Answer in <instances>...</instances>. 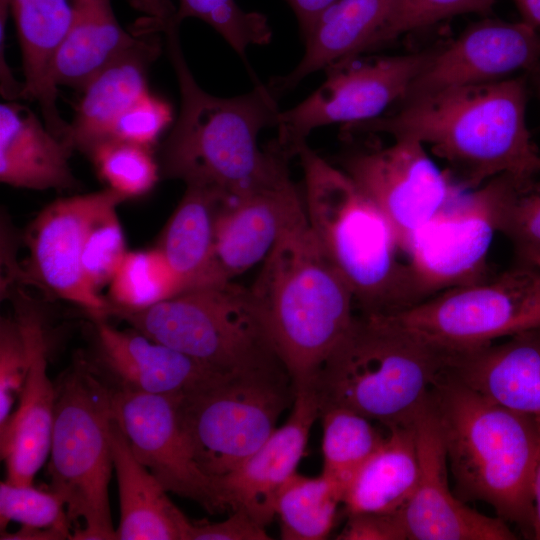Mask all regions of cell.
<instances>
[{
    "instance_id": "obj_4",
    "label": "cell",
    "mask_w": 540,
    "mask_h": 540,
    "mask_svg": "<svg viewBox=\"0 0 540 540\" xmlns=\"http://www.w3.org/2000/svg\"><path fill=\"white\" fill-rule=\"evenodd\" d=\"M308 224L348 283L359 314L391 316L421 302L395 232L379 208L338 166L307 143L298 150Z\"/></svg>"
},
{
    "instance_id": "obj_10",
    "label": "cell",
    "mask_w": 540,
    "mask_h": 540,
    "mask_svg": "<svg viewBox=\"0 0 540 540\" xmlns=\"http://www.w3.org/2000/svg\"><path fill=\"white\" fill-rule=\"evenodd\" d=\"M386 317L448 352L481 348L540 327V268L513 263Z\"/></svg>"
},
{
    "instance_id": "obj_16",
    "label": "cell",
    "mask_w": 540,
    "mask_h": 540,
    "mask_svg": "<svg viewBox=\"0 0 540 540\" xmlns=\"http://www.w3.org/2000/svg\"><path fill=\"white\" fill-rule=\"evenodd\" d=\"M539 66V30L522 20L485 19L437 49L399 102L448 88L504 80Z\"/></svg>"
},
{
    "instance_id": "obj_37",
    "label": "cell",
    "mask_w": 540,
    "mask_h": 540,
    "mask_svg": "<svg viewBox=\"0 0 540 540\" xmlns=\"http://www.w3.org/2000/svg\"><path fill=\"white\" fill-rule=\"evenodd\" d=\"M119 204L101 210L91 221L84 240L81 256L83 278L89 289L101 295L109 286L126 254L124 232L117 215Z\"/></svg>"
},
{
    "instance_id": "obj_45",
    "label": "cell",
    "mask_w": 540,
    "mask_h": 540,
    "mask_svg": "<svg viewBox=\"0 0 540 540\" xmlns=\"http://www.w3.org/2000/svg\"><path fill=\"white\" fill-rule=\"evenodd\" d=\"M134 3L152 20L165 21L177 14V8L172 0H134Z\"/></svg>"
},
{
    "instance_id": "obj_13",
    "label": "cell",
    "mask_w": 540,
    "mask_h": 540,
    "mask_svg": "<svg viewBox=\"0 0 540 540\" xmlns=\"http://www.w3.org/2000/svg\"><path fill=\"white\" fill-rule=\"evenodd\" d=\"M494 196L492 178L463 191L415 234L405 254L421 302L490 278L487 257L497 232Z\"/></svg>"
},
{
    "instance_id": "obj_26",
    "label": "cell",
    "mask_w": 540,
    "mask_h": 540,
    "mask_svg": "<svg viewBox=\"0 0 540 540\" xmlns=\"http://www.w3.org/2000/svg\"><path fill=\"white\" fill-rule=\"evenodd\" d=\"M109 438L116 470L120 522L115 540H190L193 525L136 458L112 414Z\"/></svg>"
},
{
    "instance_id": "obj_44",
    "label": "cell",
    "mask_w": 540,
    "mask_h": 540,
    "mask_svg": "<svg viewBox=\"0 0 540 540\" xmlns=\"http://www.w3.org/2000/svg\"><path fill=\"white\" fill-rule=\"evenodd\" d=\"M287 3L292 8L298 24L300 31L302 33V38L305 40L307 36L312 31L316 21L320 15L336 0H286Z\"/></svg>"
},
{
    "instance_id": "obj_27",
    "label": "cell",
    "mask_w": 540,
    "mask_h": 540,
    "mask_svg": "<svg viewBox=\"0 0 540 540\" xmlns=\"http://www.w3.org/2000/svg\"><path fill=\"white\" fill-rule=\"evenodd\" d=\"M9 6L22 54L24 99L39 104L45 125L62 139L69 123L57 109L52 67L72 24V0H9Z\"/></svg>"
},
{
    "instance_id": "obj_11",
    "label": "cell",
    "mask_w": 540,
    "mask_h": 540,
    "mask_svg": "<svg viewBox=\"0 0 540 540\" xmlns=\"http://www.w3.org/2000/svg\"><path fill=\"white\" fill-rule=\"evenodd\" d=\"M436 50L368 58L359 55L329 66L324 70L325 81L312 94L280 111L277 145L291 159L316 128L380 117L403 98Z\"/></svg>"
},
{
    "instance_id": "obj_35",
    "label": "cell",
    "mask_w": 540,
    "mask_h": 540,
    "mask_svg": "<svg viewBox=\"0 0 540 540\" xmlns=\"http://www.w3.org/2000/svg\"><path fill=\"white\" fill-rule=\"evenodd\" d=\"M87 156L107 188L126 200L148 193L161 176L151 148L139 144L111 139L95 146Z\"/></svg>"
},
{
    "instance_id": "obj_2",
    "label": "cell",
    "mask_w": 540,
    "mask_h": 540,
    "mask_svg": "<svg viewBox=\"0 0 540 540\" xmlns=\"http://www.w3.org/2000/svg\"><path fill=\"white\" fill-rule=\"evenodd\" d=\"M524 78L458 86L398 102L375 119L344 125L342 136L385 133L428 145L447 164L463 189L512 174L529 178L540 172V154L531 140L525 112Z\"/></svg>"
},
{
    "instance_id": "obj_24",
    "label": "cell",
    "mask_w": 540,
    "mask_h": 540,
    "mask_svg": "<svg viewBox=\"0 0 540 540\" xmlns=\"http://www.w3.org/2000/svg\"><path fill=\"white\" fill-rule=\"evenodd\" d=\"M73 149L17 101L0 105V181L32 190L76 188Z\"/></svg>"
},
{
    "instance_id": "obj_30",
    "label": "cell",
    "mask_w": 540,
    "mask_h": 540,
    "mask_svg": "<svg viewBox=\"0 0 540 540\" xmlns=\"http://www.w3.org/2000/svg\"><path fill=\"white\" fill-rule=\"evenodd\" d=\"M73 20L52 67L56 86L83 88L102 68L142 38L119 24L111 0H72Z\"/></svg>"
},
{
    "instance_id": "obj_38",
    "label": "cell",
    "mask_w": 540,
    "mask_h": 540,
    "mask_svg": "<svg viewBox=\"0 0 540 540\" xmlns=\"http://www.w3.org/2000/svg\"><path fill=\"white\" fill-rule=\"evenodd\" d=\"M18 522L29 530L56 531L72 539V523L63 500L53 491L46 492L32 485L0 483V526Z\"/></svg>"
},
{
    "instance_id": "obj_47",
    "label": "cell",
    "mask_w": 540,
    "mask_h": 540,
    "mask_svg": "<svg viewBox=\"0 0 540 540\" xmlns=\"http://www.w3.org/2000/svg\"><path fill=\"white\" fill-rule=\"evenodd\" d=\"M533 538L540 540V460L536 467L533 481Z\"/></svg>"
},
{
    "instance_id": "obj_40",
    "label": "cell",
    "mask_w": 540,
    "mask_h": 540,
    "mask_svg": "<svg viewBox=\"0 0 540 540\" xmlns=\"http://www.w3.org/2000/svg\"><path fill=\"white\" fill-rule=\"evenodd\" d=\"M29 367L27 342L15 316L0 322V428L12 414L20 397Z\"/></svg>"
},
{
    "instance_id": "obj_22",
    "label": "cell",
    "mask_w": 540,
    "mask_h": 540,
    "mask_svg": "<svg viewBox=\"0 0 540 540\" xmlns=\"http://www.w3.org/2000/svg\"><path fill=\"white\" fill-rule=\"evenodd\" d=\"M444 372L540 421V327L474 350L451 352Z\"/></svg>"
},
{
    "instance_id": "obj_7",
    "label": "cell",
    "mask_w": 540,
    "mask_h": 540,
    "mask_svg": "<svg viewBox=\"0 0 540 540\" xmlns=\"http://www.w3.org/2000/svg\"><path fill=\"white\" fill-rule=\"evenodd\" d=\"M111 316L222 377L286 371L251 289L233 281L192 288L149 308Z\"/></svg>"
},
{
    "instance_id": "obj_14",
    "label": "cell",
    "mask_w": 540,
    "mask_h": 540,
    "mask_svg": "<svg viewBox=\"0 0 540 540\" xmlns=\"http://www.w3.org/2000/svg\"><path fill=\"white\" fill-rule=\"evenodd\" d=\"M125 200L106 188L61 198L43 208L25 236L29 258L22 281L39 287L50 297L81 307L90 318H107L111 305L87 286L81 256L94 217L105 207Z\"/></svg>"
},
{
    "instance_id": "obj_46",
    "label": "cell",
    "mask_w": 540,
    "mask_h": 540,
    "mask_svg": "<svg viewBox=\"0 0 540 540\" xmlns=\"http://www.w3.org/2000/svg\"><path fill=\"white\" fill-rule=\"evenodd\" d=\"M522 21L540 29V0H514Z\"/></svg>"
},
{
    "instance_id": "obj_8",
    "label": "cell",
    "mask_w": 540,
    "mask_h": 540,
    "mask_svg": "<svg viewBox=\"0 0 540 540\" xmlns=\"http://www.w3.org/2000/svg\"><path fill=\"white\" fill-rule=\"evenodd\" d=\"M50 444L51 491L64 502L74 540H115L108 486L113 464L109 438L112 390L77 354L55 384Z\"/></svg>"
},
{
    "instance_id": "obj_18",
    "label": "cell",
    "mask_w": 540,
    "mask_h": 540,
    "mask_svg": "<svg viewBox=\"0 0 540 540\" xmlns=\"http://www.w3.org/2000/svg\"><path fill=\"white\" fill-rule=\"evenodd\" d=\"M91 320L90 348L82 354L112 390L183 397L225 378L134 328L119 330L101 317Z\"/></svg>"
},
{
    "instance_id": "obj_12",
    "label": "cell",
    "mask_w": 540,
    "mask_h": 540,
    "mask_svg": "<svg viewBox=\"0 0 540 540\" xmlns=\"http://www.w3.org/2000/svg\"><path fill=\"white\" fill-rule=\"evenodd\" d=\"M393 140L348 147L336 161L387 218L405 254L415 234L465 189L436 166L421 142Z\"/></svg>"
},
{
    "instance_id": "obj_15",
    "label": "cell",
    "mask_w": 540,
    "mask_h": 540,
    "mask_svg": "<svg viewBox=\"0 0 540 540\" xmlns=\"http://www.w3.org/2000/svg\"><path fill=\"white\" fill-rule=\"evenodd\" d=\"M179 398L112 390V414L136 458L167 492L197 502L209 513L226 511L216 479L198 465L183 432Z\"/></svg>"
},
{
    "instance_id": "obj_31",
    "label": "cell",
    "mask_w": 540,
    "mask_h": 540,
    "mask_svg": "<svg viewBox=\"0 0 540 540\" xmlns=\"http://www.w3.org/2000/svg\"><path fill=\"white\" fill-rule=\"evenodd\" d=\"M344 491L341 484L324 474L306 477L295 472L281 487L275 502L281 538L325 539L334 525Z\"/></svg>"
},
{
    "instance_id": "obj_39",
    "label": "cell",
    "mask_w": 540,
    "mask_h": 540,
    "mask_svg": "<svg viewBox=\"0 0 540 540\" xmlns=\"http://www.w3.org/2000/svg\"><path fill=\"white\" fill-rule=\"evenodd\" d=\"M496 0H397L386 26L374 40L370 52L399 36L465 13H487Z\"/></svg>"
},
{
    "instance_id": "obj_23",
    "label": "cell",
    "mask_w": 540,
    "mask_h": 540,
    "mask_svg": "<svg viewBox=\"0 0 540 540\" xmlns=\"http://www.w3.org/2000/svg\"><path fill=\"white\" fill-rule=\"evenodd\" d=\"M150 35L84 85L83 96L64 137L73 150L87 155L95 146L109 140L118 118L149 91L148 68L160 53L158 36Z\"/></svg>"
},
{
    "instance_id": "obj_6",
    "label": "cell",
    "mask_w": 540,
    "mask_h": 540,
    "mask_svg": "<svg viewBox=\"0 0 540 540\" xmlns=\"http://www.w3.org/2000/svg\"><path fill=\"white\" fill-rule=\"evenodd\" d=\"M448 355L389 317L355 315L313 383L320 412L344 407L385 429L412 426Z\"/></svg>"
},
{
    "instance_id": "obj_5",
    "label": "cell",
    "mask_w": 540,
    "mask_h": 540,
    "mask_svg": "<svg viewBox=\"0 0 540 540\" xmlns=\"http://www.w3.org/2000/svg\"><path fill=\"white\" fill-rule=\"evenodd\" d=\"M293 392L312 385L350 328L353 293L303 216L278 240L250 287Z\"/></svg>"
},
{
    "instance_id": "obj_19",
    "label": "cell",
    "mask_w": 540,
    "mask_h": 540,
    "mask_svg": "<svg viewBox=\"0 0 540 540\" xmlns=\"http://www.w3.org/2000/svg\"><path fill=\"white\" fill-rule=\"evenodd\" d=\"M16 294L14 316L27 342L29 367L18 407L0 428V451L6 481L32 485L50 452L56 390L47 373L50 338L44 311L19 290Z\"/></svg>"
},
{
    "instance_id": "obj_9",
    "label": "cell",
    "mask_w": 540,
    "mask_h": 540,
    "mask_svg": "<svg viewBox=\"0 0 540 540\" xmlns=\"http://www.w3.org/2000/svg\"><path fill=\"white\" fill-rule=\"evenodd\" d=\"M289 382L286 371L230 376L178 399L181 427L205 473L226 475L270 437L294 399Z\"/></svg>"
},
{
    "instance_id": "obj_17",
    "label": "cell",
    "mask_w": 540,
    "mask_h": 540,
    "mask_svg": "<svg viewBox=\"0 0 540 540\" xmlns=\"http://www.w3.org/2000/svg\"><path fill=\"white\" fill-rule=\"evenodd\" d=\"M419 459L416 489L401 511L408 540H513L507 522L470 508L450 489L448 461L429 397L414 421Z\"/></svg>"
},
{
    "instance_id": "obj_28",
    "label": "cell",
    "mask_w": 540,
    "mask_h": 540,
    "mask_svg": "<svg viewBox=\"0 0 540 540\" xmlns=\"http://www.w3.org/2000/svg\"><path fill=\"white\" fill-rule=\"evenodd\" d=\"M383 442L356 472L345 489L347 516L401 513L419 479L414 424L386 429Z\"/></svg>"
},
{
    "instance_id": "obj_21",
    "label": "cell",
    "mask_w": 540,
    "mask_h": 540,
    "mask_svg": "<svg viewBox=\"0 0 540 540\" xmlns=\"http://www.w3.org/2000/svg\"><path fill=\"white\" fill-rule=\"evenodd\" d=\"M305 215L303 190L292 179L225 200L215 226L217 281H233L263 262L282 235Z\"/></svg>"
},
{
    "instance_id": "obj_32",
    "label": "cell",
    "mask_w": 540,
    "mask_h": 540,
    "mask_svg": "<svg viewBox=\"0 0 540 540\" xmlns=\"http://www.w3.org/2000/svg\"><path fill=\"white\" fill-rule=\"evenodd\" d=\"M496 231L511 244L514 262L540 268V172L529 178H494Z\"/></svg>"
},
{
    "instance_id": "obj_42",
    "label": "cell",
    "mask_w": 540,
    "mask_h": 540,
    "mask_svg": "<svg viewBox=\"0 0 540 540\" xmlns=\"http://www.w3.org/2000/svg\"><path fill=\"white\" fill-rule=\"evenodd\" d=\"M337 539L406 540L408 536L401 513H362L348 516Z\"/></svg>"
},
{
    "instance_id": "obj_29",
    "label": "cell",
    "mask_w": 540,
    "mask_h": 540,
    "mask_svg": "<svg viewBox=\"0 0 540 540\" xmlns=\"http://www.w3.org/2000/svg\"><path fill=\"white\" fill-rule=\"evenodd\" d=\"M227 199L215 189L187 185L160 235L156 247L180 279L184 291L219 283L214 265L215 226Z\"/></svg>"
},
{
    "instance_id": "obj_36",
    "label": "cell",
    "mask_w": 540,
    "mask_h": 540,
    "mask_svg": "<svg viewBox=\"0 0 540 540\" xmlns=\"http://www.w3.org/2000/svg\"><path fill=\"white\" fill-rule=\"evenodd\" d=\"M197 18L210 25L251 68L246 52L250 46L267 45L272 29L267 17L259 12L244 11L235 0H179L177 19Z\"/></svg>"
},
{
    "instance_id": "obj_33",
    "label": "cell",
    "mask_w": 540,
    "mask_h": 540,
    "mask_svg": "<svg viewBox=\"0 0 540 540\" xmlns=\"http://www.w3.org/2000/svg\"><path fill=\"white\" fill-rule=\"evenodd\" d=\"M320 417L322 474L337 481L345 490L359 468L383 442L386 433H381L372 420L344 407L325 408Z\"/></svg>"
},
{
    "instance_id": "obj_1",
    "label": "cell",
    "mask_w": 540,
    "mask_h": 540,
    "mask_svg": "<svg viewBox=\"0 0 540 540\" xmlns=\"http://www.w3.org/2000/svg\"><path fill=\"white\" fill-rule=\"evenodd\" d=\"M180 22L161 28L180 92L178 117L160 149V175L186 186L215 189L228 198L288 181L290 160L276 141L261 149L260 132L276 127L280 109L268 84L223 98L204 91L182 53Z\"/></svg>"
},
{
    "instance_id": "obj_48",
    "label": "cell",
    "mask_w": 540,
    "mask_h": 540,
    "mask_svg": "<svg viewBox=\"0 0 540 540\" xmlns=\"http://www.w3.org/2000/svg\"><path fill=\"white\" fill-rule=\"evenodd\" d=\"M533 76L534 84L540 99V66L530 73Z\"/></svg>"
},
{
    "instance_id": "obj_25",
    "label": "cell",
    "mask_w": 540,
    "mask_h": 540,
    "mask_svg": "<svg viewBox=\"0 0 540 540\" xmlns=\"http://www.w3.org/2000/svg\"><path fill=\"white\" fill-rule=\"evenodd\" d=\"M396 4L397 0H336L304 40L305 52L295 68L268 83L273 93L283 95L312 73L370 52Z\"/></svg>"
},
{
    "instance_id": "obj_43",
    "label": "cell",
    "mask_w": 540,
    "mask_h": 540,
    "mask_svg": "<svg viewBox=\"0 0 540 540\" xmlns=\"http://www.w3.org/2000/svg\"><path fill=\"white\" fill-rule=\"evenodd\" d=\"M265 527L242 510H234L221 522L192 525L190 540H268Z\"/></svg>"
},
{
    "instance_id": "obj_41",
    "label": "cell",
    "mask_w": 540,
    "mask_h": 540,
    "mask_svg": "<svg viewBox=\"0 0 540 540\" xmlns=\"http://www.w3.org/2000/svg\"><path fill=\"white\" fill-rule=\"evenodd\" d=\"M172 120L168 102L150 91L138 98L116 121L111 139L151 148Z\"/></svg>"
},
{
    "instance_id": "obj_20",
    "label": "cell",
    "mask_w": 540,
    "mask_h": 540,
    "mask_svg": "<svg viewBox=\"0 0 540 540\" xmlns=\"http://www.w3.org/2000/svg\"><path fill=\"white\" fill-rule=\"evenodd\" d=\"M319 416L314 385L296 390L286 423L238 467L216 478L226 510H242L264 527L273 520L278 492L296 472Z\"/></svg>"
},
{
    "instance_id": "obj_3",
    "label": "cell",
    "mask_w": 540,
    "mask_h": 540,
    "mask_svg": "<svg viewBox=\"0 0 540 540\" xmlns=\"http://www.w3.org/2000/svg\"><path fill=\"white\" fill-rule=\"evenodd\" d=\"M429 402L457 497L490 505L499 518L533 536L540 421L491 400L444 371Z\"/></svg>"
},
{
    "instance_id": "obj_34",
    "label": "cell",
    "mask_w": 540,
    "mask_h": 540,
    "mask_svg": "<svg viewBox=\"0 0 540 540\" xmlns=\"http://www.w3.org/2000/svg\"><path fill=\"white\" fill-rule=\"evenodd\" d=\"M183 291L180 279L157 247L128 251L108 286L109 316L149 308Z\"/></svg>"
}]
</instances>
